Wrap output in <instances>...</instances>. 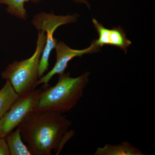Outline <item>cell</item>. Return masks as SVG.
<instances>
[{"instance_id": "cell-1", "label": "cell", "mask_w": 155, "mask_h": 155, "mask_svg": "<svg viewBox=\"0 0 155 155\" xmlns=\"http://www.w3.org/2000/svg\"><path fill=\"white\" fill-rule=\"evenodd\" d=\"M72 122L63 114L50 111L35 112L19 125L22 140L31 155H58L71 132Z\"/></svg>"}, {"instance_id": "cell-2", "label": "cell", "mask_w": 155, "mask_h": 155, "mask_svg": "<svg viewBox=\"0 0 155 155\" xmlns=\"http://www.w3.org/2000/svg\"><path fill=\"white\" fill-rule=\"evenodd\" d=\"M88 72L76 77L64 72L59 75L58 82L52 87L40 90L35 112L50 111L60 114L68 113L75 107L83 96L89 82Z\"/></svg>"}, {"instance_id": "cell-3", "label": "cell", "mask_w": 155, "mask_h": 155, "mask_svg": "<svg viewBox=\"0 0 155 155\" xmlns=\"http://www.w3.org/2000/svg\"><path fill=\"white\" fill-rule=\"evenodd\" d=\"M46 42L44 32L38 31L36 47L29 58L9 64L2 72V78L8 81L19 96L35 90L39 77V68Z\"/></svg>"}, {"instance_id": "cell-4", "label": "cell", "mask_w": 155, "mask_h": 155, "mask_svg": "<svg viewBox=\"0 0 155 155\" xmlns=\"http://www.w3.org/2000/svg\"><path fill=\"white\" fill-rule=\"evenodd\" d=\"M78 15H68L66 16L56 15L41 12L33 17L32 23L38 30L44 32L46 35V42L42 53L39 68V77H42L48 70L49 64V60L51 53L57 45V40L54 37L56 29L61 26L77 21Z\"/></svg>"}, {"instance_id": "cell-5", "label": "cell", "mask_w": 155, "mask_h": 155, "mask_svg": "<svg viewBox=\"0 0 155 155\" xmlns=\"http://www.w3.org/2000/svg\"><path fill=\"white\" fill-rule=\"evenodd\" d=\"M40 90H34L21 96L0 118V137L6 136L16 129L31 113L37 103Z\"/></svg>"}, {"instance_id": "cell-6", "label": "cell", "mask_w": 155, "mask_h": 155, "mask_svg": "<svg viewBox=\"0 0 155 155\" xmlns=\"http://www.w3.org/2000/svg\"><path fill=\"white\" fill-rule=\"evenodd\" d=\"M54 49L56 51L55 64L49 72L39 78L37 86L40 84H43V87L48 86L49 82L54 75H60L65 72L69 62L73 58L96 53L100 49L93 42L89 47L81 50L74 49L63 42H58Z\"/></svg>"}, {"instance_id": "cell-7", "label": "cell", "mask_w": 155, "mask_h": 155, "mask_svg": "<svg viewBox=\"0 0 155 155\" xmlns=\"http://www.w3.org/2000/svg\"><path fill=\"white\" fill-rule=\"evenodd\" d=\"M92 22L98 34V38L93 41L96 46L99 48L104 45L113 46L127 53L131 42L126 37V34L121 26L109 29L94 18L93 19Z\"/></svg>"}, {"instance_id": "cell-8", "label": "cell", "mask_w": 155, "mask_h": 155, "mask_svg": "<svg viewBox=\"0 0 155 155\" xmlns=\"http://www.w3.org/2000/svg\"><path fill=\"white\" fill-rule=\"evenodd\" d=\"M94 155H144L143 152L130 143L124 141L115 145L106 144L98 147Z\"/></svg>"}, {"instance_id": "cell-9", "label": "cell", "mask_w": 155, "mask_h": 155, "mask_svg": "<svg viewBox=\"0 0 155 155\" xmlns=\"http://www.w3.org/2000/svg\"><path fill=\"white\" fill-rule=\"evenodd\" d=\"M11 155H31L22 140L20 130L17 127L5 137Z\"/></svg>"}, {"instance_id": "cell-10", "label": "cell", "mask_w": 155, "mask_h": 155, "mask_svg": "<svg viewBox=\"0 0 155 155\" xmlns=\"http://www.w3.org/2000/svg\"><path fill=\"white\" fill-rule=\"evenodd\" d=\"M20 97L8 81L0 90V118Z\"/></svg>"}, {"instance_id": "cell-11", "label": "cell", "mask_w": 155, "mask_h": 155, "mask_svg": "<svg viewBox=\"0 0 155 155\" xmlns=\"http://www.w3.org/2000/svg\"><path fill=\"white\" fill-rule=\"evenodd\" d=\"M41 0H0V4L7 6V12L19 19L26 20L28 15L25 4L31 2L38 3Z\"/></svg>"}, {"instance_id": "cell-12", "label": "cell", "mask_w": 155, "mask_h": 155, "mask_svg": "<svg viewBox=\"0 0 155 155\" xmlns=\"http://www.w3.org/2000/svg\"><path fill=\"white\" fill-rule=\"evenodd\" d=\"M0 155H11L5 138L0 137Z\"/></svg>"}, {"instance_id": "cell-13", "label": "cell", "mask_w": 155, "mask_h": 155, "mask_svg": "<svg viewBox=\"0 0 155 155\" xmlns=\"http://www.w3.org/2000/svg\"><path fill=\"white\" fill-rule=\"evenodd\" d=\"M72 1H74V2L76 3H82V4H85L89 8H90V7L89 3L87 0H72Z\"/></svg>"}]
</instances>
